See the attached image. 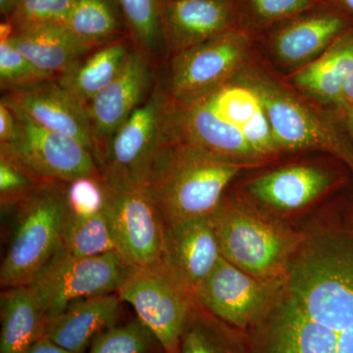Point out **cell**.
Wrapping results in <instances>:
<instances>
[{
    "label": "cell",
    "mask_w": 353,
    "mask_h": 353,
    "mask_svg": "<svg viewBox=\"0 0 353 353\" xmlns=\"http://www.w3.org/2000/svg\"><path fill=\"white\" fill-rule=\"evenodd\" d=\"M250 353H353V233L320 228L245 332Z\"/></svg>",
    "instance_id": "obj_1"
},
{
    "label": "cell",
    "mask_w": 353,
    "mask_h": 353,
    "mask_svg": "<svg viewBox=\"0 0 353 353\" xmlns=\"http://www.w3.org/2000/svg\"><path fill=\"white\" fill-rule=\"evenodd\" d=\"M162 139L253 166L280 152L259 95L236 76L185 101L165 94Z\"/></svg>",
    "instance_id": "obj_2"
},
{
    "label": "cell",
    "mask_w": 353,
    "mask_h": 353,
    "mask_svg": "<svg viewBox=\"0 0 353 353\" xmlns=\"http://www.w3.org/2000/svg\"><path fill=\"white\" fill-rule=\"evenodd\" d=\"M250 167L254 166L162 139L146 188L164 225L205 217L215 212L239 174Z\"/></svg>",
    "instance_id": "obj_3"
},
{
    "label": "cell",
    "mask_w": 353,
    "mask_h": 353,
    "mask_svg": "<svg viewBox=\"0 0 353 353\" xmlns=\"http://www.w3.org/2000/svg\"><path fill=\"white\" fill-rule=\"evenodd\" d=\"M212 219L221 256L261 280L284 277L305 239L304 232L266 219L227 196Z\"/></svg>",
    "instance_id": "obj_4"
},
{
    "label": "cell",
    "mask_w": 353,
    "mask_h": 353,
    "mask_svg": "<svg viewBox=\"0 0 353 353\" xmlns=\"http://www.w3.org/2000/svg\"><path fill=\"white\" fill-rule=\"evenodd\" d=\"M66 183L46 182L18 206L0 268L4 289L30 285L61 246L68 206Z\"/></svg>",
    "instance_id": "obj_5"
},
{
    "label": "cell",
    "mask_w": 353,
    "mask_h": 353,
    "mask_svg": "<svg viewBox=\"0 0 353 353\" xmlns=\"http://www.w3.org/2000/svg\"><path fill=\"white\" fill-rule=\"evenodd\" d=\"M117 294L132 305L164 353H181L183 332L197 304L189 285L161 263L132 268Z\"/></svg>",
    "instance_id": "obj_6"
},
{
    "label": "cell",
    "mask_w": 353,
    "mask_h": 353,
    "mask_svg": "<svg viewBox=\"0 0 353 353\" xmlns=\"http://www.w3.org/2000/svg\"><path fill=\"white\" fill-rule=\"evenodd\" d=\"M241 80L259 95L279 150H319L341 158L353 169V153L324 117L261 72H245Z\"/></svg>",
    "instance_id": "obj_7"
},
{
    "label": "cell",
    "mask_w": 353,
    "mask_h": 353,
    "mask_svg": "<svg viewBox=\"0 0 353 353\" xmlns=\"http://www.w3.org/2000/svg\"><path fill=\"white\" fill-rule=\"evenodd\" d=\"M132 269L117 250L77 257L60 248L30 285L38 294L48 321L77 301L117 294Z\"/></svg>",
    "instance_id": "obj_8"
},
{
    "label": "cell",
    "mask_w": 353,
    "mask_h": 353,
    "mask_svg": "<svg viewBox=\"0 0 353 353\" xmlns=\"http://www.w3.org/2000/svg\"><path fill=\"white\" fill-rule=\"evenodd\" d=\"M163 88L150 97L114 134L97 160L102 180L113 189L146 188L162 141Z\"/></svg>",
    "instance_id": "obj_9"
},
{
    "label": "cell",
    "mask_w": 353,
    "mask_h": 353,
    "mask_svg": "<svg viewBox=\"0 0 353 353\" xmlns=\"http://www.w3.org/2000/svg\"><path fill=\"white\" fill-rule=\"evenodd\" d=\"M19 136L11 145H0L44 182L70 183L82 176H101L94 152L82 143L39 126L17 105Z\"/></svg>",
    "instance_id": "obj_10"
},
{
    "label": "cell",
    "mask_w": 353,
    "mask_h": 353,
    "mask_svg": "<svg viewBox=\"0 0 353 353\" xmlns=\"http://www.w3.org/2000/svg\"><path fill=\"white\" fill-rule=\"evenodd\" d=\"M105 192L104 214L117 252L132 268L161 264L164 223L148 188L113 189L105 185Z\"/></svg>",
    "instance_id": "obj_11"
},
{
    "label": "cell",
    "mask_w": 353,
    "mask_h": 353,
    "mask_svg": "<svg viewBox=\"0 0 353 353\" xmlns=\"http://www.w3.org/2000/svg\"><path fill=\"white\" fill-rule=\"evenodd\" d=\"M252 39V32L241 28L175 53L165 94L185 101L232 80L240 72Z\"/></svg>",
    "instance_id": "obj_12"
},
{
    "label": "cell",
    "mask_w": 353,
    "mask_h": 353,
    "mask_svg": "<svg viewBox=\"0 0 353 353\" xmlns=\"http://www.w3.org/2000/svg\"><path fill=\"white\" fill-rule=\"evenodd\" d=\"M280 282L254 277L221 256L214 269L196 285L194 294L209 313L246 332L266 312Z\"/></svg>",
    "instance_id": "obj_13"
},
{
    "label": "cell",
    "mask_w": 353,
    "mask_h": 353,
    "mask_svg": "<svg viewBox=\"0 0 353 353\" xmlns=\"http://www.w3.org/2000/svg\"><path fill=\"white\" fill-rule=\"evenodd\" d=\"M153 67L132 48L117 78L87 106L97 162L114 134L152 94L154 88Z\"/></svg>",
    "instance_id": "obj_14"
},
{
    "label": "cell",
    "mask_w": 353,
    "mask_h": 353,
    "mask_svg": "<svg viewBox=\"0 0 353 353\" xmlns=\"http://www.w3.org/2000/svg\"><path fill=\"white\" fill-rule=\"evenodd\" d=\"M352 19L339 9L321 4L274 26L272 50L282 63L303 68L353 27Z\"/></svg>",
    "instance_id": "obj_15"
},
{
    "label": "cell",
    "mask_w": 353,
    "mask_h": 353,
    "mask_svg": "<svg viewBox=\"0 0 353 353\" xmlns=\"http://www.w3.org/2000/svg\"><path fill=\"white\" fill-rule=\"evenodd\" d=\"M241 28L245 26L238 0H166L165 3L164 43L174 54Z\"/></svg>",
    "instance_id": "obj_16"
},
{
    "label": "cell",
    "mask_w": 353,
    "mask_h": 353,
    "mask_svg": "<svg viewBox=\"0 0 353 353\" xmlns=\"http://www.w3.org/2000/svg\"><path fill=\"white\" fill-rule=\"evenodd\" d=\"M4 97L39 126L77 139L94 154L87 108L55 79L10 90Z\"/></svg>",
    "instance_id": "obj_17"
},
{
    "label": "cell",
    "mask_w": 353,
    "mask_h": 353,
    "mask_svg": "<svg viewBox=\"0 0 353 353\" xmlns=\"http://www.w3.org/2000/svg\"><path fill=\"white\" fill-rule=\"evenodd\" d=\"M220 259L212 215L164 225L162 263L192 290Z\"/></svg>",
    "instance_id": "obj_18"
},
{
    "label": "cell",
    "mask_w": 353,
    "mask_h": 353,
    "mask_svg": "<svg viewBox=\"0 0 353 353\" xmlns=\"http://www.w3.org/2000/svg\"><path fill=\"white\" fill-rule=\"evenodd\" d=\"M334 183L333 174L319 165L294 164L255 176L245 190L272 210L292 212L310 205Z\"/></svg>",
    "instance_id": "obj_19"
},
{
    "label": "cell",
    "mask_w": 353,
    "mask_h": 353,
    "mask_svg": "<svg viewBox=\"0 0 353 353\" xmlns=\"http://www.w3.org/2000/svg\"><path fill=\"white\" fill-rule=\"evenodd\" d=\"M121 303L117 294L77 301L48 320L44 336L69 352L85 353L99 334L116 326Z\"/></svg>",
    "instance_id": "obj_20"
},
{
    "label": "cell",
    "mask_w": 353,
    "mask_h": 353,
    "mask_svg": "<svg viewBox=\"0 0 353 353\" xmlns=\"http://www.w3.org/2000/svg\"><path fill=\"white\" fill-rule=\"evenodd\" d=\"M8 41L37 68L53 79L61 76L99 48L79 39L60 23L18 30Z\"/></svg>",
    "instance_id": "obj_21"
},
{
    "label": "cell",
    "mask_w": 353,
    "mask_h": 353,
    "mask_svg": "<svg viewBox=\"0 0 353 353\" xmlns=\"http://www.w3.org/2000/svg\"><path fill=\"white\" fill-rule=\"evenodd\" d=\"M132 48L128 36L113 39L88 53L55 80L87 108L117 78Z\"/></svg>",
    "instance_id": "obj_22"
},
{
    "label": "cell",
    "mask_w": 353,
    "mask_h": 353,
    "mask_svg": "<svg viewBox=\"0 0 353 353\" xmlns=\"http://www.w3.org/2000/svg\"><path fill=\"white\" fill-rule=\"evenodd\" d=\"M0 353H28L44 336L48 316L31 285L2 292Z\"/></svg>",
    "instance_id": "obj_23"
},
{
    "label": "cell",
    "mask_w": 353,
    "mask_h": 353,
    "mask_svg": "<svg viewBox=\"0 0 353 353\" xmlns=\"http://www.w3.org/2000/svg\"><path fill=\"white\" fill-rule=\"evenodd\" d=\"M352 73L353 27L319 57L294 73L292 82L306 94L343 108V88Z\"/></svg>",
    "instance_id": "obj_24"
},
{
    "label": "cell",
    "mask_w": 353,
    "mask_h": 353,
    "mask_svg": "<svg viewBox=\"0 0 353 353\" xmlns=\"http://www.w3.org/2000/svg\"><path fill=\"white\" fill-rule=\"evenodd\" d=\"M63 24L79 39L94 46L128 36L117 0H74Z\"/></svg>",
    "instance_id": "obj_25"
},
{
    "label": "cell",
    "mask_w": 353,
    "mask_h": 353,
    "mask_svg": "<svg viewBox=\"0 0 353 353\" xmlns=\"http://www.w3.org/2000/svg\"><path fill=\"white\" fill-rule=\"evenodd\" d=\"M181 353H250L245 332L218 319L197 303L183 332Z\"/></svg>",
    "instance_id": "obj_26"
},
{
    "label": "cell",
    "mask_w": 353,
    "mask_h": 353,
    "mask_svg": "<svg viewBox=\"0 0 353 353\" xmlns=\"http://www.w3.org/2000/svg\"><path fill=\"white\" fill-rule=\"evenodd\" d=\"M134 50L154 66L163 46L166 0H117Z\"/></svg>",
    "instance_id": "obj_27"
},
{
    "label": "cell",
    "mask_w": 353,
    "mask_h": 353,
    "mask_svg": "<svg viewBox=\"0 0 353 353\" xmlns=\"http://www.w3.org/2000/svg\"><path fill=\"white\" fill-rule=\"evenodd\" d=\"M60 248L77 257L97 256L117 250L104 211L99 214L81 216L68 210Z\"/></svg>",
    "instance_id": "obj_28"
},
{
    "label": "cell",
    "mask_w": 353,
    "mask_h": 353,
    "mask_svg": "<svg viewBox=\"0 0 353 353\" xmlns=\"http://www.w3.org/2000/svg\"><path fill=\"white\" fill-rule=\"evenodd\" d=\"M88 353H164L150 329L138 317L115 326L92 341Z\"/></svg>",
    "instance_id": "obj_29"
},
{
    "label": "cell",
    "mask_w": 353,
    "mask_h": 353,
    "mask_svg": "<svg viewBox=\"0 0 353 353\" xmlns=\"http://www.w3.org/2000/svg\"><path fill=\"white\" fill-rule=\"evenodd\" d=\"M246 29L269 28L321 6V0H238Z\"/></svg>",
    "instance_id": "obj_30"
},
{
    "label": "cell",
    "mask_w": 353,
    "mask_h": 353,
    "mask_svg": "<svg viewBox=\"0 0 353 353\" xmlns=\"http://www.w3.org/2000/svg\"><path fill=\"white\" fill-rule=\"evenodd\" d=\"M15 157L0 148V203L2 208H18L41 183Z\"/></svg>",
    "instance_id": "obj_31"
},
{
    "label": "cell",
    "mask_w": 353,
    "mask_h": 353,
    "mask_svg": "<svg viewBox=\"0 0 353 353\" xmlns=\"http://www.w3.org/2000/svg\"><path fill=\"white\" fill-rule=\"evenodd\" d=\"M74 0H18L6 18L13 32L46 24H63Z\"/></svg>",
    "instance_id": "obj_32"
},
{
    "label": "cell",
    "mask_w": 353,
    "mask_h": 353,
    "mask_svg": "<svg viewBox=\"0 0 353 353\" xmlns=\"http://www.w3.org/2000/svg\"><path fill=\"white\" fill-rule=\"evenodd\" d=\"M52 77L43 73L16 50L8 39L0 41V85L2 90H19L50 80Z\"/></svg>",
    "instance_id": "obj_33"
},
{
    "label": "cell",
    "mask_w": 353,
    "mask_h": 353,
    "mask_svg": "<svg viewBox=\"0 0 353 353\" xmlns=\"http://www.w3.org/2000/svg\"><path fill=\"white\" fill-rule=\"evenodd\" d=\"M69 212L92 216L103 212L105 208V185L101 176H82L66 185Z\"/></svg>",
    "instance_id": "obj_34"
},
{
    "label": "cell",
    "mask_w": 353,
    "mask_h": 353,
    "mask_svg": "<svg viewBox=\"0 0 353 353\" xmlns=\"http://www.w3.org/2000/svg\"><path fill=\"white\" fill-rule=\"evenodd\" d=\"M19 136V123L10 104L0 102V145H11Z\"/></svg>",
    "instance_id": "obj_35"
},
{
    "label": "cell",
    "mask_w": 353,
    "mask_h": 353,
    "mask_svg": "<svg viewBox=\"0 0 353 353\" xmlns=\"http://www.w3.org/2000/svg\"><path fill=\"white\" fill-rule=\"evenodd\" d=\"M28 353H74L52 343L46 336L39 339Z\"/></svg>",
    "instance_id": "obj_36"
},
{
    "label": "cell",
    "mask_w": 353,
    "mask_h": 353,
    "mask_svg": "<svg viewBox=\"0 0 353 353\" xmlns=\"http://www.w3.org/2000/svg\"><path fill=\"white\" fill-rule=\"evenodd\" d=\"M343 108L347 112H353V73L347 79L343 92Z\"/></svg>",
    "instance_id": "obj_37"
},
{
    "label": "cell",
    "mask_w": 353,
    "mask_h": 353,
    "mask_svg": "<svg viewBox=\"0 0 353 353\" xmlns=\"http://www.w3.org/2000/svg\"><path fill=\"white\" fill-rule=\"evenodd\" d=\"M326 6L339 9L341 12L347 14L353 18V0H321Z\"/></svg>",
    "instance_id": "obj_38"
},
{
    "label": "cell",
    "mask_w": 353,
    "mask_h": 353,
    "mask_svg": "<svg viewBox=\"0 0 353 353\" xmlns=\"http://www.w3.org/2000/svg\"><path fill=\"white\" fill-rule=\"evenodd\" d=\"M18 0H0V13L4 18H7Z\"/></svg>",
    "instance_id": "obj_39"
},
{
    "label": "cell",
    "mask_w": 353,
    "mask_h": 353,
    "mask_svg": "<svg viewBox=\"0 0 353 353\" xmlns=\"http://www.w3.org/2000/svg\"><path fill=\"white\" fill-rule=\"evenodd\" d=\"M348 117H350V128H352V131L353 132V112H348Z\"/></svg>",
    "instance_id": "obj_40"
}]
</instances>
